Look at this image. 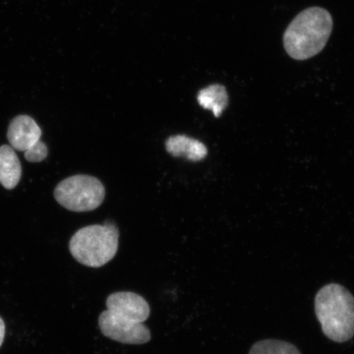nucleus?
I'll list each match as a JSON object with an SVG mask.
<instances>
[{
    "instance_id": "nucleus-11",
    "label": "nucleus",
    "mask_w": 354,
    "mask_h": 354,
    "mask_svg": "<svg viewBox=\"0 0 354 354\" xmlns=\"http://www.w3.org/2000/svg\"><path fill=\"white\" fill-rule=\"evenodd\" d=\"M24 156L26 160L30 162H42L48 156V148L43 141H39L33 147L24 152Z\"/></svg>"
},
{
    "instance_id": "nucleus-10",
    "label": "nucleus",
    "mask_w": 354,
    "mask_h": 354,
    "mask_svg": "<svg viewBox=\"0 0 354 354\" xmlns=\"http://www.w3.org/2000/svg\"><path fill=\"white\" fill-rule=\"evenodd\" d=\"M250 354H301L295 345L277 339L261 340L253 345Z\"/></svg>"
},
{
    "instance_id": "nucleus-6",
    "label": "nucleus",
    "mask_w": 354,
    "mask_h": 354,
    "mask_svg": "<svg viewBox=\"0 0 354 354\" xmlns=\"http://www.w3.org/2000/svg\"><path fill=\"white\" fill-rule=\"evenodd\" d=\"M41 128L32 118L19 115L8 126L7 138L13 149L26 152L41 140Z\"/></svg>"
},
{
    "instance_id": "nucleus-9",
    "label": "nucleus",
    "mask_w": 354,
    "mask_h": 354,
    "mask_svg": "<svg viewBox=\"0 0 354 354\" xmlns=\"http://www.w3.org/2000/svg\"><path fill=\"white\" fill-rule=\"evenodd\" d=\"M198 102L201 107L210 109L214 116L218 118L227 107L229 97L225 88L216 84V85H212L199 92Z\"/></svg>"
},
{
    "instance_id": "nucleus-5",
    "label": "nucleus",
    "mask_w": 354,
    "mask_h": 354,
    "mask_svg": "<svg viewBox=\"0 0 354 354\" xmlns=\"http://www.w3.org/2000/svg\"><path fill=\"white\" fill-rule=\"evenodd\" d=\"M55 198L65 209L88 212L99 207L105 198V189L94 176L77 175L61 181L55 189Z\"/></svg>"
},
{
    "instance_id": "nucleus-7",
    "label": "nucleus",
    "mask_w": 354,
    "mask_h": 354,
    "mask_svg": "<svg viewBox=\"0 0 354 354\" xmlns=\"http://www.w3.org/2000/svg\"><path fill=\"white\" fill-rule=\"evenodd\" d=\"M165 145L167 153L172 156L184 157L192 162L201 161L207 154L206 146L201 141L184 135L169 137Z\"/></svg>"
},
{
    "instance_id": "nucleus-8",
    "label": "nucleus",
    "mask_w": 354,
    "mask_h": 354,
    "mask_svg": "<svg viewBox=\"0 0 354 354\" xmlns=\"http://www.w3.org/2000/svg\"><path fill=\"white\" fill-rule=\"evenodd\" d=\"M21 176L19 157L10 145L0 147V184L7 189H15Z\"/></svg>"
},
{
    "instance_id": "nucleus-12",
    "label": "nucleus",
    "mask_w": 354,
    "mask_h": 354,
    "mask_svg": "<svg viewBox=\"0 0 354 354\" xmlns=\"http://www.w3.org/2000/svg\"><path fill=\"white\" fill-rule=\"evenodd\" d=\"M6 323H4L2 318L0 317V347H1V345L4 340V337H6Z\"/></svg>"
},
{
    "instance_id": "nucleus-4",
    "label": "nucleus",
    "mask_w": 354,
    "mask_h": 354,
    "mask_svg": "<svg viewBox=\"0 0 354 354\" xmlns=\"http://www.w3.org/2000/svg\"><path fill=\"white\" fill-rule=\"evenodd\" d=\"M119 232L113 223L92 225L80 229L71 239L69 250L73 258L86 267L99 268L116 256Z\"/></svg>"
},
{
    "instance_id": "nucleus-2",
    "label": "nucleus",
    "mask_w": 354,
    "mask_h": 354,
    "mask_svg": "<svg viewBox=\"0 0 354 354\" xmlns=\"http://www.w3.org/2000/svg\"><path fill=\"white\" fill-rule=\"evenodd\" d=\"M333 29L330 13L320 7H311L299 13L288 26L283 37L285 50L295 60L316 56L325 48Z\"/></svg>"
},
{
    "instance_id": "nucleus-1",
    "label": "nucleus",
    "mask_w": 354,
    "mask_h": 354,
    "mask_svg": "<svg viewBox=\"0 0 354 354\" xmlns=\"http://www.w3.org/2000/svg\"><path fill=\"white\" fill-rule=\"evenodd\" d=\"M107 309L99 317L100 329L105 337L125 344H144L151 339V332L144 322L150 307L142 296L130 291L111 294Z\"/></svg>"
},
{
    "instance_id": "nucleus-3",
    "label": "nucleus",
    "mask_w": 354,
    "mask_h": 354,
    "mask_svg": "<svg viewBox=\"0 0 354 354\" xmlns=\"http://www.w3.org/2000/svg\"><path fill=\"white\" fill-rule=\"evenodd\" d=\"M315 312L323 333L337 343L354 335V297L338 284L322 287L315 298Z\"/></svg>"
}]
</instances>
